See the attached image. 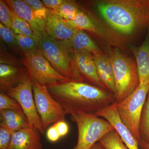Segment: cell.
I'll list each match as a JSON object with an SVG mask.
<instances>
[{
    "label": "cell",
    "mask_w": 149,
    "mask_h": 149,
    "mask_svg": "<svg viewBox=\"0 0 149 149\" xmlns=\"http://www.w3.org/2000/svg\"><path fill=\"white\" fill-rule=\"evenodd\" d=\"M94 3L96 16L126 44L149 26V0H100Z\"/></svg>",
    "instance_id": "1"
},
{
    "label": "cell",
    "mask_w": 149,
    "mask_h": 149,
    "mask_svg": "<svg viewBox=\"0 0 149 149\" xmlns=\"http://www.w3.org/2000/svg\"><path fill=\"white\" fill-rule=\"evenodd\" d=\"M47 87L65 115L95 114L116 102L115 96L109 91L84 81L70 80Z\"/></svg>",
    "instance_id": "2"
},
{
    "label": "cell",
    "mask_w": 149,
    "mask_h": 149,
    "mask_svg": "<svg viewBox=\"0 0 149 149\" xmlns=\"http://www.w3.org/2000/svg\"><path fill=\"white\" fill-rule=\"evenodd\" d=\"M104 48L113 68L116 90L114 95L118 102L133 93L140 84L137 63L119 48Z\"/></svg>",
    "instance_id": "3"
},
{
    "label": "cell",
    "mask_w": 149,
    "mask_h": 149,
    "mask_svg": "<svg viewBox=\"0 0 149 149\" xmlns=\"http://www.w3.org/2000/svg\"><path fill=\"white\" fill-rule=\"evenodd\" d=\"M77 125V144L72 149H91L108 133L115 130L107 120L92 113H78L70 116Z\"/></svg>",
    "instance_id": "4"
},
{
    "label": "cell",
    "mask_w": 149,
    "mask_h": 149,
    "mask_svg": "<svg viewBox=\"0 0 149 149\" xmlns=\"http://www.w3.org/2000/svg\"><path fill=\"white\" fill-rule=\"evenodd\" d=\"M38 49L60 73L70 80L83 81L74 66L70 52L63 42L48 35L39 37Z\"/></svg>",
    "instance_id": "5"
},
{
    "label": "cell",
    "mask_w": 149,
    "mask_h": 149,
    "mask_svg": "<svg viewBox=\"0 0 149 149\" xmlns=\"http://www.w3.org/2000/svg\"><path fill=\"white\" fill-rule=\"evenodd\" d=\"M149 91V84L140 83L136 90L120 102L117 110L122 122L139 141L141 116Z\"/></svg>",
    "instance_id": "6"
},
{
    "label": "cell",
    "mask_w": 149,
    "mask_h": 149,
    "mask_svg": "<svg viewBox=\"0 0 149 149\" xmlns=\"http://www.w3.org/2000/svg\"><path fill=\"white\" fill-rule=\"evenodd\" d=\"M20 61L32 80L49 85L70 80L56 70L39 50L23 54Z\"/></svg>",
    "instance_id": "7"
},
{
    "label": "cell",
    "mask_w": 149,
    "mask_h": 149,
    "mask_svg": "<svg viewBox=\"0 0 149 149\" xmlns=\"http://www.w3.org/2000/svg\"><path fill=\"white\" fill-rule=\"evenodd\" d=\"M32 82L35 105L45 131L51 124L65 120L66 115L49 93L47 85L40 84L34 80Z\"/></svg>",
    "instance_id": "8"
},
{
    "label": "cell",
    "mask_w": 149,
    "mask_h": 149,
    "mask_svg": "<svg viewBox=\"0 0 149 149\" xmlns=\"http://www.w3.org/2000/svg\"><path fill=\"white\" fill-rule=\"evenodd\" d=\"M32 84V79L27 74L18 85L10 89L6 94L18 102L31 127L44 134L45 131L35 105Z\"/></svg>",
    "instance_id": "9"
},
{
    "label": "cell",
    "mask_w": 149,
    "mask_h": 149,
    "mask_svg": "<svg viewBox=\"0 0 149 149\" xmlns=\"http://www.w3.org/2000/svg\"><path fill=\"white\" fill-rule=\"evenodd\" d=\"M70 53L74 66L83 81L107 90L99 77L93 55L87 52Z\"/></svg>",
    "instance_id": "10"
},
{
    "label": "cell",
    "mask_w": 149,
    "mask_h": 149,
    "mask_svg": "<svg viewBox=\"0 0 149 149\" xmlns=\"http://www.w3.org/2000/svg\"><path fill=\"white\" fill-rule=\"evenodd\" d=\"M117 102L96 113V115L110 123L129 149H139V141L122 122L117 110Z\"/></svg>",
    "instance_id": "11"
},
{
    "label": "cell",
    "mask_w": 149,
    "mask_h": 149,
    "mask_svg": "<svg viewBox=\"0 0 149 149\" xmlns=\"http://www.w3.org/2000/svg\"><path fill=\"white\" fill-rule=\"evenodd\" d=\"M44 21L47 35L59 42L70 40L77 29L49 10Z\"/></svg>",
    "instance_id": "12"
},
{
    "label": "cell",
    "mask_w": 149,
    "mask_h": 149,
    "mask_svg": "<svg viewBox=\"0 0 149 149\" xmlns=\"http://www.w3.org/2000/svg\"><path fill=\"white\" fill-rule=\"evenodd\" d=\"M5 2L17 16L27 22L38 37L47 36L45 21L37 17L33 10L22 0H6Z\"/></svg>",
    "instance_id": "13"
},
{
    "label": "cell",
    "mask_w": 149,
    "mask_h": 149,
    "mask_svg": "<svg viewBox=\"0 0 149 149\" xmlns=\"http://www.w3.org/2000/svg\"><path fill=\"white\" fill-rule=\"evenodd\" d=\"M28 74L27 69L21 66L0 64L1 93L6 94L10 89L18 85Z\"/></svg>",
    "instance_id": "14"
},
{
    "label": "cell",
    "mask_w": 149,
    "mask_h": 149,
    "mask_svg": "<svg viewBox=\"0 0 149 149\" xmlns=\"http://www.w3.org/2000/svg\"><path fill=\"white\" fill-rule=\"evenodd\" d=\"M147 29L146 37L141 45L129 47L136 59L141 84H149V26Z\"/></svg>",
    "instance_id": "15"
},
{
    "label": "cell",
    "mask_w": 149,
    "mask_h": 149,
    "mask_svg": "<svg viewBox=\"0 0 149 149\" xmlns=\"http://www.w3.org/2000/svg\"><path fill=\"white\" fill-rule=\"evenodd\" d=\"M40 133L32 127L15 132L12 135L11 149H43Z\"/></svg>",
    "instance_id": "16"
},
{
    "label": "cell",
    "mask_w": 149,
    "mask_h": 149,
    "mask_svg": "<svg viewBox=\"0 0 149 149\" xmlns=\"http://www.w3.org/2000/svg\"><path fill=\"white\" fill-rule=\"evenodd\" d=\"M70 52H87L93 55L104 52L87 32L77 29L70 40L63 42Z\"/></svg>",
    "instance_id": "17"
},
{
    "label": "cell",
    "mask_w": 149,
    "mask_h": 149,
    "mask_svg": "<svg viewBox=\"0 0 149 149\" xmlns=\"http://www.w3.org/2000/svg\"><path fill=\"white\" fill-rule=\"evenodd\" d=\"M93 56L100 79L107 90L114 95L116 90L114 72L109 58L104 51Z\"/></svg>",
    "instance_id": "18"
},
{
    "label": "cell",
    "mask_w": 149,
    "mask_h": 149,
    "mask_svg": "<svg viewBox=\"0 0 149 149\" xmlns=\"http://www.w3.org/2000/svg\"><path fill=\"white\" fill-rule=\"evenodd\" d=\"M0 125L12 134L24 128L31 127L24 113L10 110L0 111Z\"/></svg>",
    "instance_id": "19"
},
{
    "label": "cell",
    "mask_w": 149,
    "mask_h": 149,
    "mask_svg": "<svg viewBox=\"0 0 149 149\" xmlns=\"http://www.w3.org/2000/svg\"><path fill=\"white\" fill-rule=\"evenodd\" d=\"M10 11L12 21V26L11 29L13 33L15 35H27L32 37L38 42L39 37L31 25L24 19L17 16L11 8Z\"/></svg>",
    "instance_id": "20"
},
{
    "label": "cell",
    "mask_w": 149,
    "mask_h": 149,
    "mask_svg": "<svg viewBox=\"0 0 149 149\" xmlns=\"http://www.w3.org/2000/svg\"><path fill=\"white\" fill-rule=\"evenodd\" d=\"M81 9L75 2L65 0L56 10L52 11L65 20H71L81 10Z\"/></svg>",
    "instance_id": "21"
},
{
    "label": "cell",
    "mask_w": 149,
    "mask_h": 149,
    "mask_svg": "<svg viewBox=\"0 0 149 149\" xmlns=\"http://www.w3.org/2000/svg\"><path fill=\"white\" fill-rule=\"evenodd\" d=\"M99 142L104 149H129L115 130L107 134Z\"/></svg>",
    "instance_id": "22"
},
{
    "label": "cell",
    "mask_w": 149,
    "mask_h": 149,
    "mask_svg": "<svg viewBox=\"0 0 149 149\" xmlns=\"http://www.w3.org/2000/svg\"><path fill=\"white\" fill-rule=\"evenodd\" d=\"M19 49L22 53H27L39 50L38 42L32 37L24 35H15Z\"/></svg>",
    "instance_id": "23"
},
{
    "label": "cell",
    "mask_w": 149,
    "mask_h": 149,
    "mask_svg": "<svg viewBox=\"0 0 149 149\" xmlns=\"http://www.w3.org/2000/svg\"><path fill=\"white\" fill-rule=\"evenodd\" d=\"M140 134L141 139L149 143V91L141 116Z\"/></svg>",
    "instance_id": "24"
},
{
    "label": "cell",
    "mask_w": 149,
    "mask_h": 149,
    "mask_svg": "<svg viewBox=\"0 0 149 149\" xmlns=\"http://www.w3.org/2000/svg\"><path fill=\"white\" fill-rule=\"evenodd\" d=\"M0 36L1 39L15 53L21 56L22 53L19 49L15 34L11 29L7 28L0 23Z\"/></svg>",
    "instance_id": "25"
},
{
    "label": "cell",
    "mask_w": 149,
    "mask_h": 149,
    "mask_svg": "<svg viewBox=\"0 0 149 149\" xmlns=\"http://www.w3.org/2000/svg\"><path fill=\"white\" fill-rule=\"evenodd\" d=\"M10 110L24 113L21 107L18 102L7 95L0 93V111Z\"/></svg>",
    "instance_id": "26"
},
{
    "label": "cell",
    "mask_w": 149,
    "mask_h": 149,
    "mask_svg": "<svg viewBox=\"0 0 149 149\" xmlns=\"http://www.w3.org/2000/svg\"><path fill=\"white\" fill-rule=\"evenodd\" d=\"M0 21L7 28L11 29L12 26L10 8L5 1H0Z\"/></svg>",
    "instance_id": "27"
},
{
    "label": "cell",
    "mask_w": 149,
    "mask_h": 149,
    "mask_svg": "<svg viewBox=\"0 0 149 149\" xmlns=\"http://www.w3.org/2000/svg\"><path fill=\"white\" fill-rule=\"evenodd\" d=\"M33 10L36 16L40 19L45 20L49 10L42 2L39 0H24Z\"/></svg>",
    "instance_id": "28"
},
{
    "label": "cell",
    "mask_w": 149,
    "mask_h": 149,
    "mask_svg": "<svg viewBox=\"0 0 149 149\" xmlns=\"http://www.w3.org/2000/svg\"><path fill=\"white\" fill-rule=\"evenodd\" d=\"M12 135L5 127L0 125V149H11Z\"/></svg>",
    "instance_id": "29"
},
{
    "label": "cell",
    "mask_w": 149,
    "mask_h": 149,
    "mask_svg": "<svg viewBox=\"0 0 149 149\" xmlns=\"http://www.w3.org/2000/svg\"><path fill=\"white\" fill-rule=\"evenodd\" d=\"M1 64L21 66V62L19 61L14 56L7 52L5 50L1 48ZM22 64V63H21Z\"/></svg>",
    "instance_id": "30"
},
{
    "label": "cell",
    "mask_w": 149,
    "mask_h": 149,
    "mask_svg": "<svg viewBox=\"0 0 149 149\" xmlns=\"http://www.w3.org/2000/svg\"><path fill=\"white\" fill-rule=\"evenodd\" d=\"M56 128L61 137H64L68 133L69 130V125L65 120H61L54 124Z\"/></svg>",
    "instance_id": "31"
},
{
    "label": "cell",
    "mask_w": 149,
    "mask_h": 149,
    "mask_svg": "<svg viewBox=\"0 0 149 149\" xmlns=\"http://www.w3.org/2000/svg\"><path fill=\"white\" fill-rule=\"evenodd\" d=\"M65 0H43L44 4L49 10L55 11L64 2Z\"/></svg>",
    "instance_id": "32"
},
{
    "label": "cell",
    "mask_w": 149,
    "mask_h": 149,
    "mask_svg": "<svg viewBox=\"0 0 149 149\" xmlns=\"http://www.w3.org/2000/svg\"><path fill=\"white\" fill-rule=\"evenodd\" d=\"M47 137L48 140L52 142H56L61 138L54 125L48 128L47 132Z\"/></svg>",
    "instance_id": "33"
},
{
    "label": "cell",
    "mask_w": 149,
    "mask_h": 149,
    "mask_svg": "<svg viewBox=\"0 0 149 149\" xmlns=\"http://www.w3.org/2000/svg\"><path fill=\"white\" fill-rule=\"evenodd\" d=\"M139 149H149V143L141 139L139 142Z\"/></svg>",
    "instance_id": "34"
},
{
    "label": "cell",
    "mask_w": 149,
    "mask_h": 149,
    "mask_svg": "<svg viewBox=\"0 0 149 149\" xmlns=\"http://www.w3.org/2000/svg\"><path fill=\"white\" fill-rule=\"evenodd\" d=\"M91 149H104V148L100 144V143H96L95 145L93 146V147Z\"/></svg>",
    "instance_id": "35"
}]
</instances>
